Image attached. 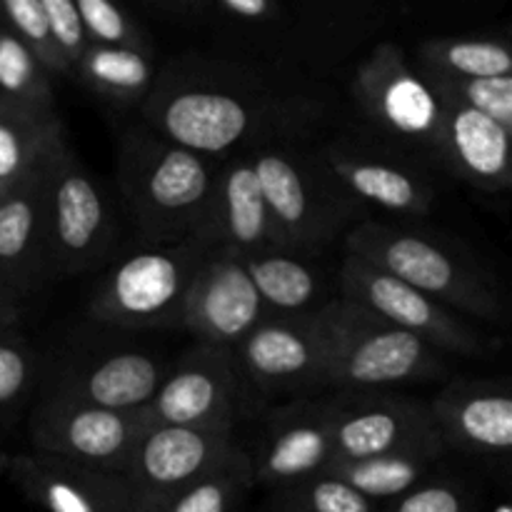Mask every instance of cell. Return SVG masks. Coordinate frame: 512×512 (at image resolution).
<instances>
[{
	"label": "cell",
	"mask_w": 512,
	"mask_h": 512,
	"mask_svg": "<svg viewBox=\"0 0 512 512\" xmlns=\"http://www.w3.org/2000/svg\"><path fill=\"white\" fill-rule=\"evenodd\" d=\"M323 100L290 78L245 60L188 53L158 68L143 100L145 125L203 158H228L248 145H295L320 118Z\"/></svg>",
	"instance_id": "6da1fadb"
},
{
	"label": "cell",
	"mask_w": 512,
	"mask_h": 512,
	"mask_svg": "<svg viewBox=\"0 0 512 512\" xmlns=\"http://www.w3.org/2000/svg\"><path fill=\"white\" fill-rule=\"evenodd\" d=\"M345 255L403 280L465 320L500 323L505 318L503 295L488 270L428 230L365 218L350 228Z\"/></svg>",
	"instance_id": "7a4b0ae2"
},
{
	"label": "cell",
	"mask_w": 512,
	"mask_h": 512,
	"mask_svg": "<svg viewBox=\"0 0 512 512\" xmlns=\"http://www.w3.org/2000/svg\"><path fill=\"white\" fill-rule=\"evenodd\" d=\"M118 185L145 245L190 240L213 193V163L148 125L120 140Z\"/></svg>",
	"instance_id": "3957f363"
},
{
	"label": "cell",
	"mask_w": 512,
	"mask_h": 512,
	"mask_svg": "<svg viewBox=\"0 0 512 512\" xmlns=\"http://www.w3.org/2000/svg\"><path fill=\"white\" fill-rule=\"evenodd\" d=\"M313 323L323 345L325 385L358 393L445 373L443 353L345 298L325 303Z\"/></svg>",
	"instance_id": "277c9868"
},
{
	"label": "cell",
	"mask_w": 512,
	"mask_h": 512,
	"mask_svg": "<svg viewBox=\"0 0 512 512\" xmlns=\"http://www.w3.org/2000/svg\"><path fill=\"white\" fill-rule=\"evenodd\" d=\"M265 203L288 253L313 258L348 225L365 220L355 203L300 145H263L250 153Z\"/></svg>",
	"instance_id": "5b68a950"
},
{
	"label": "cell",
	"mask_w": 512,
	"mask_h": 512,
	"mask_svg": "<svg viewBox=\"0 0 512 512\" xmlns=\"http://www.w3.org/2000/svg\"><path fill=\"white\" fill-rule=\"evenodd\" d=\"M208 250L210 245L190 238L128 255L98 285L90 315L125 330L180 328L185 295Z\"/></svg>",
	"instance_id": "8992f818"
},
{
	"label": "cell",
	"mask_w": 512,
	"mask_h": 512,
	"mask_svg": "<svg viewBox=\"0 0 512 512\" xmlns=\"http://www.w3.org/2000/svg\"><path fill=\"white\" fill-rule=\"evenodd\" d=\"M113 243L115 218L108 198L65 138L45 170L48 275L88 273L108 258Z\"/></svg>",
	"instance_id": "52a82bcc"
},
{
	"label": "cell",
	"mask_w": 512,
	"mask_h": 512,
	"mask_svg": "<svg viewBox=\"0 0 512 512\" xmlns=\"http://www.w3.org/2000/svg\"><path fill=\"white\" fill-rule=\"evenodd\" d=\"M350 93L365 120L388 138L390 148L438 158L443 105L398 45L373 48L355 70Z\"/></svg>",
	"instance_id": "ba28073f"
},
{
	"label": "cell",
	"mask_w": 512,
	"mask_h": 512,
	"mask_svg": "<svg viewBox=\"0 0 512 512\" xmlns=\"http://www.w3.org/2000/svg\"><path fill=\"white\" fill-rule=\"evenodd\" d=\"M245 398L233 353L198 343L165 373L158 393L140 413L148 428L233 433Z\"/></svg>",
	"instance_id": "9c48e42d"
},
{
	"label": "cell",
	"mask_w": 512,
	"mask_h": 512,
	"mask_svg": "<svg viewBox=\"0 0 512 512\" xmlns=\"http://www.w3.org/2000/svg\"><path fill=\"white\" fill-rule=\"evenodd\" d=\"M328 400L335 460L398 453L443 458L445 445L435 430L430 405L375 390H343Z\"/></svg>",
	"instance_id": "30bf717a"
},
{
	"label": "cell",
	"mask_w": 512,
	"mask_h": 512,
	"mask_svg": "<svg viewBox=\"0 0 512 512\" xmlns=\"http://www.w3.org/2000/svg\"><path fill=\"white\" fill-rule=\"evenodd\" d=\"M148 430L140 410L120 413L48 395L30 420V443L38 453L125 475Z\"/></svg>",
	"instance_id": "8fae6325"
},
{
	"label": "cell",
	"mask_w": 512,
	"mask_h": 512,
	"mask_svg": "<svg viewBox=\"0 0 512 512\" xmlns=\"http://www.w3.org/2000/svg\"><path fill=\"white\" fill-rule=\"evenodd\" d=\"M340 298L363 305L365 310L388 320L403 333L415 335L438 353L480 355L488 348L485 335L463 315L350 255H345L340 268Z\"/></svg>",
	"instance_id": "7c38bea8"
},
{
	"label": "cell",
	"mask_w": 512,
	"mask_h": 512,
	"mask_svg": "<svg viewBox=\"0 0 512 512\" xmlns=\"http://www.w3.org/2000/svg\"><path fill=\"white\" fill-rule=\"evenodd\" d=\"M330 178L358 205L420 218L435 205V188L428 173L413 158L395 148H378L358 138H338L313 150Z\"/></svg>",
	"instance_id": "4fadbf2b"
},
{
	"label": "cell",
	"mask_w": 512,
	"mask_h": 512,
	"mask_svg": "<svg viewBox=\"0 0 512 512\" xmlns=\"http://www.w3.org/2000/svg\"><path fill=\"white\" fill-rule=\"evenodd\" d=\"M235 448L233 433L150 428L125 473L130 512H163L170 500L178 498Z\"/></svg>",
	"instance_id": "5bb4252c"
},
{
	"label": "cell",
	"mask_w": 512,
	"mask_h": 512,
	"mask_svg": "<svg viewBox=\"0 0 512 512\" xmlns=\"http://www.w3.org/2000/svg\"><path fill=\"white\" fill-rule=\"evenodd\" d=\"M265 315L268 310L238 255L210 245L185 295L180 328L198 343L233 353Z\"/></svg>",
	"instance_id": "9a60e30c"
},
{
	"label": "cell",
	"mask_w": 512,
	"mask_h": 512,
	"mask_svg": "<svg viewBox=\"0 0 512 512\" xmlns=\"http://www.w3.org/2000/svg\"><path fill=\"white\" fill-rule=\"evenodd\" d=\"M245 395H278L325 385V358L313 315L268 313L233 350Z\"/></svg>",
	"instance_id": "2e32d148"
},
{
	"label": "cell",
	"mask_w": 512,
	"mask_h": 512,
	"mask_svg": "<svg viewBox=\"0 0 512 512\" xmlns=\"http://www.w3.org/2000/svg\"><path fill=\"white\" fill-rule=\"evenodd\" d=\"M248 458L255 485L273 493L325 473L335 460L330 400H298L273 410Z\"/></svg>",
	"instance_id": "e0dca14e"
},
{
	"label": "cell",
	"mask_w": 512,
	"mask_h": 512,
	"mask_svg": "<svg viewBox=\"0 0 512 512\" xmlns=\"http://www.w3.org/2000/svg\"><path fill=\"white\" fill-rule=\"evenodd\" d=\"M0 473L45 512H130L125 475L38 450L0 458Z\"/></svg>",
	"instance_id": "ac0fdd59"
},
{
	"label": "cell",
	"mask_w": 512,
	"mask_h": 512,
	"mask_svg": "<svg viewBox=\"0 0 512 512\" xmlns=\"http://www.w3.org/2000/svg\"><path fill=\"white\" fill-rule=\"evenodd\" d=\"M193 240L235 255L285 250L250 153L225 158L215 170L213 193Z\"/></svg>",
	"instance_id": "d6986e66"
},
{
	"label": "cell",
	"mask_w": 512,
	"mask_h": 512,
	"mask_svg": "<svg viewBox=\"0 0 512 512\" xmlns=\"http://www.w3.org/2000/svg\"><path fill=\"white\" fill-rule=\"evenodd\" d=\"M445 450L485 463H508L512 448V395L493 380H450L430 403Z\"/></svg>",
	"instance_id": "ffe728a7"
},
{
	"label": "cell",
	"mask_w": 512,
	"mask_h": 512,
	"mask_svg": "<svg viewBox=\"0 0 512 512\" xmlns=\"http://www.w3.org/2000/svg\"><path fill=\"white\" fill-rule=\"evenodd\" d=\"M443 105L438 160L450 173L485 193H500L512 183V130L438 95Z\"/></svg>",
	"instance_id": "44dd1931"
},
{
	"label": "cell",
	"mask_w": 512,
	"mask_h": 512,
	"mask_svg": "<svg viewBox=\"0 0 512 512\" xmlns=\"http://www.w3.org/2000/svg\"><path fill=\"white\" fill-rule=\"evenodd\" d=\"M163 378L165 368L153 355L138 350H115L65 370L50 395L95 408L135 413L153 400Z\"/></svg>",
	"instance_id": "7402d4cb"
},
{
	"label": "cell",
	"mask_w": 512,
	"mask_h": 512,
	"mask_svg": "<svg viewBox=\"0 0 512 512\" xmlns=\"http://www.w3.org/2000/svg\"><path fill=\"white\" fill-rule=\"evenodd\" d=\"M48 160L8 198L0 200V278L20 300L50 278L48 248H45Z\"/></svg>",
	"instance_id": "603a6c76"
},
{
	"label": "cell",
	"mask_w": 512,
	"mask_h": 512,
	"mask_svg": "<svg viewBox=\"0 0 512 512\" xmlns=\"http://www.w3.org/2000/svg\"><path fill=\"white\" fill-rule=\"evenodd\" d=\"M238 258L248 270L268 313L300 318L315 315L333 300L325 293V280L313 265V258L288 250H263Z\"/></svg>",
	"instance_id": "cb8c5ba5"
},
{
	"label": "cell",
	"mask_w": 512,
	"mask_h": 512,
	"mask_svg": "<svg viewBox=\"0 0 512 512\" xmlns=\"http://www.w3.org/2000/svg\"><path fill=\"white\" fill-rule=\"evenodd\" d=\"M63 140L65 130L55 113L0 100V183L18 188L43 168Z\"/></svg>",
	"instance_id": "d4e9b609"
},
{
	"label": "cell",
	"mask_w": 512,
	"mask_h": 512,
	"mask_svg": "<svg viewBox=\"0 0 512 512\" xmlns=\"http://www.w3.org/2000/svg\"><path fill=\"white\" fill-rule=\"evenodd\" d=\"M75 75L105 103L115 108H138L153 90L158 60L153 50L88 45Z\"/></svg>",
	"instance_id": "484cf974"
},
{
	"label": "cell",
	"mask_w": 512,
	"mask_h": 512,
	"mask_svg": "<svg viewBox=\"0 0 512 512\" xmlns=\"http://www.w3.org/2000/svg\"><path fill=\"white\" fill-rule=\"evenodd\" d=\"M440 458L423 453H398V455H378V458L363 460H333L325 473L335 475L350 488L358 490L373 503H390L400 498L415 485L430 478V470L435 468Z\"/></svg>",
	"instance_id": "4316f807"
},
{
	"label": "cell",
	"mask_w": 512,
	"mask_h": 512,
	"mask_svg": "<svg viewBox=\"0 0 512 512\" xmlns=\"http://www.w3.org/2000/svg\"><path fill=\"white\" fill-rule=\"evenodd\" d=\"M415 65L448 78H512V50L503 38H430L420 43Z\"/></svg>",
	"instance_id": "83f0119b"
},
{
	"label": "cell",
	"mask_w": 512,
	"mask_h": 512,
	"mask_svg": "<svg viewBox=\"0 0 512 512\" xmlns=\"http://www.w3.org/2000/svg\"><path fill=\"white\" fill-rule=\"evenodd\" d=\"M253 485L250 458L235 448L228 458L170 500L163 512H238Z\"/></svg>",
	"instance_id": "f1b7e54d"
},
{
	"label": "cell",
	"mask_w": 512,
	"mask_h": 512,
	"mask_svg": "<svg viewBox=\"0 0 512 512\" xmlns=\"http://www.w3.org/2000/svg\"><path fill=\"white\" fill-rule=\"evenodd\" d=\"M0 100L40 113H55L53 78L5 28H0Z\"/></svg>",
	"instance_id": "f546056e"
},
{
	"label": "cell",
	"mask_w": 512,
	"mask_h": 512,
	"mask_svg": "<svg viewBox=\"0 0 512 512\" xmlns=\"http://www.w3.org/2000/svg\"><path fill=\"white\" fill-rule=\"evenodd\" d=\"M273 512H383L378 503L360 495L330 473L313 475L303 483L275 493Z\"/></svg>",
	"instance_id": "4dcf8cb0"
},
{
	"label": "cell",
	"mask_w": 512,
	"mask_h": 512,
	"mask_svg": "<svg viewBox=\"0 0 512 512\" xmlns=\"http://www.w3.org/2000/svg\"><path fill=\"white\" fill-rule=\"evenodd\" d=\"M418 70L438 95L512 130V78H448L433 70Z\"/></svg>",
	"instance_id": "1f68e13d"
},
{
	"label": "cell",
	"mask_w": 512,
	"mask_h": 512,
	"mask_svg": "<svg viewBox=\"0 0 512 512\" xmlns=\"http://www.w3.org/2000/svg\"><path fill=\"white\" fill-rule=\"evenodd\" d=\"M0 28L13 33L35 58L40 60L48 75H65L70 70L55 48L53 33H50L48 18L40 0H0Z\"/></svg>",
	"instance_id": "d6a6232c"
},
{
	"label": "cell",
	"mask_w": 512,
	"mask_h": 512,
	"mask_svg": "<svg viewBox=\"0 0 512 512\" xmlns=\"http://www.w3.org/2000/svg\"><path fill=\"white\" fill-rule=\"evenodd\" d=\"M83 23L88 45L103 48H138L153 50L143 23L130 10L110 0H73Z\"/></svg>",
	"instance_id": "836d02e7"
},
{
	"label": "cell",
	"mask_w": 512,
	"mask_h": 512,
	"mask_svg": "<svg viewBox=\"0 0 512 512\" xmlns=\"http://www.w3.org/2000/svg\"><path fill=\"white\" fill-rule=\"evenodd\" d=\"M478 493L460 478H425L383 512H478Z\"/></svg>",
	"instance_id": "e575fe53"
},
{
	"label": "cell",
	"mask_w": 512,
	"mask_h": 512,
	"mask_svg": "<svg viewBox=\"0 0 512 512\" xmlns=\"http://www.w3.org/2000/svg\"><path fill=\"white\" fill-rule=\"evenodd\" d=\"M38 360L20 335L0 333V413L23 403L33 388Z\"/></svg>",
	"instance_id": "d590c367"
},
{
	"label": "cell",
	"mask_w": 512,
	"mask_h": 512,
	"mask_svg": "<svg viewBox=\"0 0 512 512\" xmlns=\"http://www.w3.org/2000/svg\"><path fill=\"white\" fill-rule=\"evenodd\" d=\"M40 3H43L55 48H58L60 58L68 65L70 75H75L80 58L88 50V38H85V30L83 23H80L78 10H75V3L73 0H40Z\"/></svg>",
	"instance_id": "8d00e7d4"
},
{
	"label": "cell",
	"mask_w": 512,
	"mask_h": 512,
	"mask_svg": "<svg viewBox=\"0 0 512 512\" xmlns=\"http://www.w3.org/2000/svg\"><path fill=\"white\" fill-rule=\"evenodd\" d=\"M20 303L23 300L13 293V290L5 285V280L0 278V333H10L15 328L20 318Z\"/></svg>",
	"instance_id": "74e56055"
}]
</instances>
